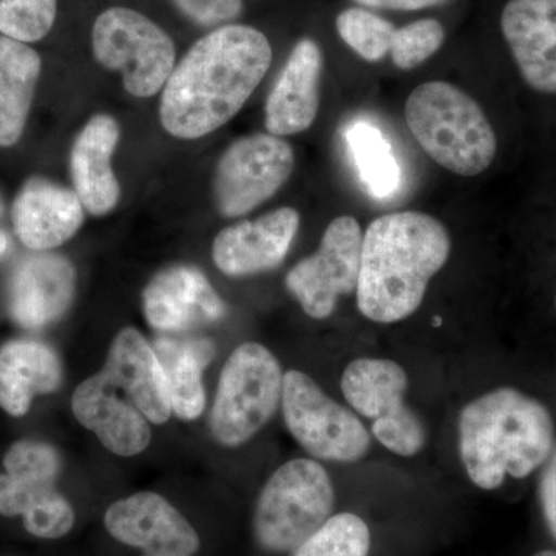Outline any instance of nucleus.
Listing matches in <instances>:
<instances>
[{
    "instance_id": "6ab92c4d",
    "label": "nucleus",
    "mask_w": 556,
    "mask_h": 556,
    "mask_svg": "<svg viewBox=\"0 0 556 556\" xmlns=\"http://www.w3.org/2000/svg\"><path fill=\"white\" fill-rule=\"evenodd\" d=\"M101 372L148 417L149 422L169 420L172 405L166 376L155 350L137 329L126 328L118 332Z\"/></svg>"
},
{
    "instance_id": "f8f14e48",
    "label": "nucleus",
    "mask_w": 556,
    "mask_h": 556,
    "mask_svg": "<svg viewBox=\"0 0 556 556\" xmlns=\"http://www.w3.org/2000/svg\"><path fill=\"white\" fill-rule=\"evenodd\" d=\"M105 527L110 535L148 555L192 556L200 538L188 519L163 496L141 492L109 507Z\"/></svg>"
},
{
    "instance_id": "423d86ee",
    "label": "nucleus",
    "mask_w": 556,
    "mask_h": 556,
    "mask_svg": "<svg viewBox=\"0 0 556 556\" xmlns=\"http://www.w3.org/2000/svg\"><path fill=\"white\" fill-rule=\"evenodd\" d=\"M283 393L277 357L260 343H243L230 354L212 408V434L226 447H240L274 416Z\"/></svg>"
},
{
    "instance_id": "473e14b6",
    "label": "nucleus",
    "mask_w": 556,
    "mask_h": 556,
    "mask_svg": "<svg viewBox=\"0 0 556 556\" xmlns=\"http://www.w3.org/2000/svg\"><path fill=\"white\" fill-rule=\"evenodd\" d=\"M540 500L546 525L556 540V450L551 453L540 482Z\"/></svg>"
},
{
    "instance_id": "7ed1b4c3",
    "label": "nucleus",
    "mask_w": 556,
    "mask_h": 556,
    "mask_svg": "<svg viewBox=\"0 0 556 556\" xmlns=\"http://www.w3.org/2000/svg\"><path fill=\"white\" fill-rule=\"evenodd\" d=\"M459 453L468 478L495 490L508 477L522 479L543 466L554 448L548 409L522 391L501 387L482 394L459 415Z\"/></svg>"
},
{
    "instance_id": "39448f33",
    "label": "nucleus",
    "mask_w": 556,
    "mask_h": 556,
    "mask_svg": "<svg viewBox=\"0 0 556 556\" xmlns=\"http://www.w3.org/2000/svg\"><path fill=\"white\" fill-rule=\"evenodd\" d=\"M334 504V486L320 464L313 459L289 460L260 493L255 538L266 551H298L331 518Z\"/></svg>"
},
{
    "instance_id": "f257e3e1",
    "label": "nucleus",
    "mask_w": 556,
    "mask_h": 556,
    "mask_svg": "<svg viewBox=\"0 0 556 556\" xmlns=\"http://www.w3.org/2000/svg\"><path fill=\"white\" fill-rule=\"evenodd\" d=\"M273 62L268 38L249 25L215 28L190 47L164 86L163 129L179 139L218 130L243 109Z\"/></svg>"
},
{
    "instance_id": "4468645a",
    "label": "nucleus",
    "mask_w": 556,
    "mask_h": 556,
    "mask_svg": "<svg viewBox=\"0 0 556 556\" xmlns=\"http://www.w3.org/2000/svg\"><path fill=\"white\" fill-rule=\"evenodd\" d=\"M299 226V212L292 207H280L257 219L237 223L218 233L212 257L217 268L229 277L276 269L287 258Z\"/></svg>"
},
{
    "instance_id": "a211bd4d",
    "label": "nucleus",
    "mask_w": 556,
    "mask_h": 556,
    "mask_svg": "<svg viewBox=\"0 0 556 556\" xmlns=\"http://www.w3.org/2000/svg\"><path fill=\"white\" fill-rule=\"evenodd\" d=\"M76 274L61 255H31L20 263L9 288V309L17 325L38 329L64 316L75 295Z\"/></svg>"
},
{
    "instance_id": "ddd939ff",
    "label": "nucleus",
    "mask_w": 556,
    "mask_h": 556,
    "mask_svg": "<svg viewBox=\"0 0 556 556\" xmlns=\"http://www.w3.org/2000/svg\"><path fill=\"white\" fill-rule=\"evenodd\" d=\"M149 325L161 332H182L217 324L226 305L207 277L192 266L161 270L142 292Z\"/></svg>"
},
{
    "instance_id": "4c0bfd02",
    "label": "nucleus",
    "mask_w": 556,
    "mask_h": 556,
    "mask_svg": "<svg viewBox=\"0 0 556 556\" xmlns=\"http://www.w3.org/2000/svg\"><path fill=\"white\" fill-rule=\"evenodd\" d=\"M148 556H169V555H148Z\"/></svg>"
},
{
    "instance_id": "dca6fc26",
    "label": "nucleus",
    "mask_w": 556,
    "mask_h": 556,
    "mask_svg": "<svg viewBox=\"0 0 556 556\" xmlns=\"http://www.w3.org/2000/svg\"><path fill=\"white\" fill-rule=\"evenodd\" d=\"M324 53L316 40L300 39L281 68L265 105L268 134L285 138L313 127L320 108Z\"/></svg>"
},
{
    "instance_id": "a878e982",
    "label": "nucleus",
    "mask_w": 556,
    "mask_h": 556,
    "mask_svg": "<svg viewBox=\"0 0 556 556\" xmlns=\"http://www.w3.org/2000/svg\"><path fill=\"white\" fill-rule=\"evenodd\" d=\"M346 139L369 192L378 199L391 195L401 181V169L380 130L369 124H354Z\"/></svg>"
},
{
    "instance_id": "b1692460",
    "label": "nucleus",
    "mask_w": 556,
    "mask_h": 556,
    "mask_svg": "<svg viewBox=\"0 0 556 556\" xmlns=\"http://www.w3.org/2000/svg\"><path fill=\"white\" fill-rule=\"evenodd\" d=\"M56 482L0 475V515L24 517L33 536L58 540L75 526V511L58 492Z\"/></svg>"
},
{
    "instance_id": "c9c22d12",
    "label": "nucleus",
    "mask_w": 556,
    "mask_h": 556,
    "mask_svg": "<svg viewBox=\"0 0 556 556\" xmlns=\"http://www.w3.org/2000/svg\"><path fill=\"white\" fill-rule=\"evenodd\" d=\"M533 556H556V552H554V551H543V552H538V554H535Z\"/></svg>"
},
{
    "instance_id": "393cba45",
    "label": "nucleus",
    "mask_w": 556,
    "mask_h": 556,
    "mask_svg": "<svg viewBox=\"0 0 556 556\" xmlns=\"http://www.w3.org/2000/svg\"><path fill=\"white\" fill-rule=\"evenodd\" d=\"M156 356L160 358L167 388H169L172 412L182 420H193L206 407L203 386V369L215 356V346L207 339H156Z\"/></svg>"
},
{
    "instance_id": "e433bc0d",
    "label": "nucleus",
    "mask_w": 556,
    "mask_h": 556,
    "mask_svg": "<svg viewBox=\"0 0 556 556\" xmlns=\"http://www.w3.org/2000/svg\"><path fill=\"white\" fill-rule=\"evenodd\" d=\"M0 214H2V203H0Z\"/></svg>"
},
{
    "instance_id": "5701e85b",
    "label": "nucleus",
    "mask_w": 556,
    "mask_h": 556,
    "mask_svg": "<svg viewBox=\"0 0 556 556\" xmlns=\"http://www.w3.org/2000/svg\"><path fill=\"white\" fill-rule=\"evenodd\" d=\"M42 70L38 51L0 35V148L20 141Z\"/></svg>"
},
{
    "instance_id": "2f4dec72",
    "label": "nucleus",
    "mask_w": 556,
    "mask_h": 556,
    "mask_svg": "<svg viewBox=\"0 0 556 556\" xmlns=\"http://www.w3.org/2000/svg\"><path fill=\"white\" fill-rule=\"evenodd\" d=\"M175 9L193 24L218 28L232 24L243 13V0H170Z\"/></svg>"
},
{
    "instance_id": "20e7f679",
    "label": "nucleus",
    "mask_w": 556,
    "mask_h": 556,
    "mask_svg": "<svg viewBox=\"0 0 556 556\" xmlns=\"http://www.w3.org/2000/svg\"><path fill=\"white\" fill-rule=\"evenodd\" d=\"M405 119L420 149L442 169L478 177L497 152L495 130L467 91L444 80L420 84L405 102Z\"/></svg>"
},
{
    "instance_id": "f704fd0d",
    "label": "nucleus",
    "mask_w": 556,
    "mask_h": 556,
    "mask_svg": "<svg viewBox=\"0 0 556 556\" xmlns=\"http://www.w3.org/2000/svg\"><path fill=\"white\" fill-rule=\"evenodd\" d=\"M10 251V237L7 232L0 230V258L5 257L7 252Z\"/></svg>"
},
{
    "instance_id": "c756f323",
    "label": "nucleus",
    "mask_w": 556,
    "mask_h": 556,
    "mask_svg": "<svg viewBox=\"0 0 556 556\" xmlns=\"http://www.w3.org/2000/svg\"><path fill=\"white\" fill-rule=\"evenodd\" d=\"M445 40V30L437 20H420L396 28L390 56L399 70H413L437 54Z\"/></svg>"
},
{
    "instance_id": "2eb2a0df",
    "label": "nucleus",
    "mask_w": 556,
    "mask_h": 556,
    "mask_svg": "<svg viewBox=\"0 0 556 556\" xmlns=\"http://www.w3.org/2000/svg\"><path fill=\"white\" fill-rule=\"evenodd\" d=\"M501 30L527 86L556 94V0H508Z\"/></svg>"
},
{
    "instance_id": "cd10ccee",
    "label": "nucleus",
    "mask_w": 556,
    "mask_h": 556,
    "mask_svg": "<svg viewBox=\"0 0 556 556\" xmlns=\"http://www.w3.org/2000/svg\"><path fill=\"white\" fill-rule=\"evenodd\" d=\"M343 42L367 62H380L390 54L396 27L386 17L364 9L343 10L336 20Z\"/></svg>"
},
{
    "instance_id": "9b49d317",
    "label": "nucleus",
    "mask_w": 556,
    "mask_h": 556,
    "mask_svg": "<svg viewBox=\"0 0 556 556\" xmlns=\"http://www.w3.org/2000/svg\"><path fill=\"white\" fill-rule=\"evenodd\" d=\"M364 232L356 218L342 215L329 223L320 247L289 270L287 289L306 316L325 320L339 299L356 292Z\"/></svg>"
},
{
    "instance_id": "7c9ffc66",
    "label": "nucleus",
    "mask_w": 556,
    "mask_h": 556,
    "mask_svg": "<svg viewBox=\"0 0 556 556\" xmlns=\"http://www.w3.org/2000/svg\"><path fill=\"white\" fill-rule=\"evenodd\" d=\"M5 473L11 477L43 479L56 482L61 473L60 453L46 442H14L3 456Z\"/></svg>"
},
{
    "instance_id": "f3484780",
    "label": "nucleus",
    "mask_w": 556,
    "mask_h": 556,
    "mask_svg": "<svg viewBox=\"0 0 556 556\" xmlns=\"http://www.w3.org/2000/svg\"><path fill=\"white\" fill-rule=\"evenodd\" d=\"M73 415L118 456H135L149 447L148 417L109 382L102 372L84 380L72 397Z\"/></svg>"
},
{
    "instance_id": "4be33fe9",
    "label": "nucleus",
    "mask_w": 556,
    "mask_h": 556,
    "mask_svg": "<svg viewBox=\"0 0 556 556\" xmlns=\"http://www.w3.org/2000/svg\"><path fill=\"white\" fill-rule=\"evenodd\" d=\"M62 365L53 348L38 340H11L0 348V408L10 416L30 412L38 394L56 391Z\"/></svg>"
},
{
    "instance_id": "9d476101",
    "label": "nucleus",
    "mask_w": 556,
    "mask_h": 556,
    "mask_svg": "<svg viewBox=\"0 0 556 556\" xmlns=\"http://www.w3.org/2000/svg\"><path fill=\"white\" fill-rule=\"evenodd\" d=\"M294 166V150L283 138L255 134L237 139L215 170L218 211L228 218L249 214L283 188Z\"/></svg>"
},
{
    "instance_id": "c85d7f7f",
    "label": "nucleus",
    "mask_w": 556,
    "mask_h": 556,
    "mask_svg": "<svg viewBox=\"0 0 556 556\" xmlns=\"http://www.w3.org/2000/svg\"><path fill=\"white\" fill-rule=\"evenodd\" d=\"M58 16V0H0V35L31 43L46 38Z\"/></svg>"
},
{
    "instance_id": "aec40b11",
    "label": "nucleus",
    "mask_w": 556,
    "mask_h": 556,
    "mask_svg": "<svg viewBox=\"0 0 556 556\" xmlns=\"http://www.w3.org/2000/svg\"><path fill=\"white\" fill-rule=\"evenodd\" d=\"M11 218L25 247L50 251L76 236L84 223V204L75 190L35 178L14 199Z\"/></svg>"
},
{
    "instance_id": "6e6552de",
    "label": "nucleus",
    "mask_w": 556,
    "mask_h": 556,
    "mask_svg": "<svg viewBox=\"0 0 556 556\" xmlns=\"http://www.w3.org/2000/svg\"><path fill=\"white\" fill-rule=\"evenodd\" d=\"M342 393L358 415L372 420L371 433L394 455L412 457L426 447L422 420L405 404V369L388 358H357L342 376Z\"/></svg>"
},
{
    "instance_id": "58836bf2",
    "label": "nucleus",
    "mask_w": 556,
    "mask_h": 556,
    "mask_svg": "<svg viewBox=\"0 0 556 556\" xmlns=\"http://www.w3.org/2000/svg\"><path fill=\"white\" fill-rule=\"evenodd\" d=\"M555 305H556V298H555Z\"/></svg>"
},
{
    "instance_id": "72a5a7b5",
    "label": "nucleus",
    "mask_w": 556,
    "mask_h": 556,
    "mask_svg": "<svg viewBox=\"0 0 556 556\" xmlns=\"http://www.w3.org/2000/svg\"><path fill=\"white\" fill-rule=\"evenodd\" d=\"M354 2L369 9L417 11L441 5L445 0H354Z\"/></svg>"
},
{
    "instance_id": "0eeeda50",
    "label": "nucleus",
    "mask_w": 556,
    "mask_h": 556,
    "mask_svg": "<svg viewBox=\"0 0 556 556\" xmlns=\"http://www.w3.org/2000/svg\"><path fill=\"white\" fill-rule=\"evenodd\" d=\"M94 60L119 72L131 97L152 98L164 89L175 68L177 51L170 36L137 10L102 11L91 30Z\"/></svg>"
},
{
    "instance_id": "1a4fd4ad",
    "label": "nucleus",
    "mask_w": 556,
    "mask_h": 556,
    "mask_svg": "<svg viewBox=\"0 0 556 556\" xmlns=\"http://www.w3.org/2000/svg\"><path fill=\"white\" fill-rule=\"evenodd\" d=\"M281 405L289 433L311 456L340 464L367 456L371 447L367 427L305 372L291 369L283 376Z\"/></svg>"
},
{
    "instance_id": "bb28decb",
    "label": "nucleus",
    "mask_w": 556,
    "mask_h": 556,
    "mask_svg": "<svg viewBox=\"0 0 556 556\" xmlns=\"http://www.w3.org/2000/svg\"><path fill=\"white\" fill-rule=\"evenodd\" d=\"M367 522L354 514L334 515L295 551L294 556H368Z\"/></svg>"
},
{
    "instance_id": "f03ea898",
    "label": "nucleus",
    "mask_w": 556,
    "mask_h": 556,
    "mask_svg": "<svg viewBox=\"0 0 556 556\" xmlns=\"http://www.w3.org/2000/svg\"><path fill=\"white\" fill-rule=\"evenodd\" d=\"M450 252L447 228L424 212H394L369 223L356 289L362 316L390 325L415 314Z\"/></svg>"
},
{
    "instance_id": "412c9836",
    "label": "nucleus",
    "mask_w": 556,
    "mask_h": 556,
    "mask_svg": "<svg viewBox=\"0 0 556 556\" xmlns=\"http://www.w3.org/2000/svg\"><path fill=\"white\" fill-rule=\"evenodd\" d=\"M119 137V124L115 118L97 115L73 142L70 177L84 208L94 217L110 214L119 201V181L112 166Z\"/></svg>"
}]
</instances>
